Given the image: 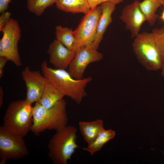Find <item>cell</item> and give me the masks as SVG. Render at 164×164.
<instances>
[{
    "instance_id": "6da1fadb",
    "label": "cell",
    "mask_w": 164,
    "mask_h": 164,
    "mask_svg": "<svg viewBox=\"0 0 164 164\" xmlns=\"http://www.w3.org/2000/svg\"><path fill=\"white\" fill-rule=\"evenodd\" d=\"M41 68L42 74L49 81L65 96L70 97L77 104H80L87 96L85 88L92 80L91 77L76 79L65 69L49 67L46 61L42 63Z\"/></svg>"
},
{
    "instance_id": "7a4b0ae2",
    "label": "cell",
    "mask_w": 164,
    "mask_h": 164,
    "mask_svg": "<svg viewBox=\"0 0 164 164\" xmlns=\"http://www.w3.org/2000/svg\"><path fill=\"white\" fill-rule=\"evenodd\" d=\"M66 107V102L63 99L48 108L36 102L33 108L32 123L30 131L38 135L46 130L56 131L64 128L68 120Z\"/></svg>"
},
{
    "instance_id": "3957f363",
    "label": "cell",
    "mask_w": 164,
    "mask_h": 164,
    "mask_svg": "<svg viewBox=\"0 0 164 164\" xmlns=\"http://www.w3.org/2000/svg\"><path fill=\"white\" fill-rule=\"evenodd\" d=\"M33 108L26 99L11 102L3 118V127L11 134L24 138L30 131Z\"/></svg>"
},
{
    "instance_id": "277c9868",
    "label": "cell",
    "mask_w": 164,
    "mask_h": 164,
    "mask_svg": "<svg viewBox=\"0 0 164 164\" xmlns=\"http://www.w3.org/2000/svg\"><path fill=\"white\" fill-rule=\"evenodd\" d=\"M76 128L67 125L56 131L49 141L48 155L54 164H67L78 146Z\"/></svg>"
},
{
    "instance_id": "5b68a950",
    "label": "cell",
    "mask_w": 164,
    "mask_h": 164,
    "mask_svg": "<svg viewBox=\"0 0 164 164\" xmlns=\"http://www.w3.org/2000/svg\"><path fill=\"white\" fill-rule=\"evenodd\" d=\"M133 51L140 63L147 70L162 69V57L152 32L139 33L132 43Z\"/></svg>"
},
{
    "instance_id": "8992f818",
    "label": "cell",
    "mask_w": 164,
    "mask_h": 164,
    "mask_svg": "<svg viewBox=\"0 0 164 164\" xmlns=\"http://www.w3.org/2000/svg\"><path fill=\"white\" fill-rule=\"evenodd\" d=\"M0 40V56L7 58L17 67L22 65L18 47L21 30L18 22L11 18L2 29Z\"/></svg>"
},
{
    "instance_id": "52a82bcc",
    "label": "cell",
    "mask_w": 164,
    "mask_h": 164,
    "mask_svg": "<svg viewBox=\"0 0 164 164\" xmlns=\"http://www.w3.org/2000/svg\"><path fill=\"white\" fill-rule=\"evenodd\" d=\"M29 153L24 138L14 135L3 126L0 127V164H5L8 159H21Z\"/></svg>"
},
{
    "instance_id": "ba28073f",
    "label": "cell",
    "mask_w": 164,
    "mask_h": 164,
    "mask_svg": "<svg viewBox=\"0 0 164 164\" xmlns=\"http://www.w3.org/2000/svg\"><path fill=\"white\" fill-rule=\"evenodd\" d=\"M101 12L100 6L91 9L82 19L74 30L75 42L73 50L93 43L96 36L97 26Z\"/></svg>"
},
{
    "instance_id": "9c48e42d",
    "label": "cell",
    "mask_w": 164,
    "mask_h": 164,
    "mask_svg": "<svg viewBox=\"0 0 164 164\" xmlns=\"http://www.w3.org/2000/svg\"><path fill=\"white\" fill-rule=\"evenodd\" d=\"M92 44H88L78 48L74 58L68 67V72L77 79L83 78L85 70L90 63L99 61L103 57Z\"/></svg>"
},
{
    "instance_id": "30bf717a",
    "label": "cell",
    "mask_w": 164,
    "mask_h": 164,
    "mask_svg": "<svg viewBox=\"0 0 164 164\" xmlns=\"http://www.w3.org/2000/svg\"><path fill=\"white\" fill-rule=\"evenodd\" d=\"M21 75L26 87V100L32 104L38 101L48 81L39 71L32 70L28 66L22 71Z\"/></svg>"
},
{
    "instance_id": "8fae6325",
    "label": "cell",
    "mask_w": 164,
    "mask_h": 164,
    "mask_svg": "<svg viewBox=\"0 0 164 164\" xmlns=\"http://www.w3.org/2000/svg\"><path fill=\"white\" fill-rule=\"evenodd\" d=\"M139 2L136 0L127 5L123 9L120 19L125 23V27L135 38L139 32L143 23L146 21L139 7Z\"/></svg>"
},
{
    "instance_id": "7c38bea8",
    "label": "cell",
    "mask_w": 164,
    "mask_h": 164,
    "mask_svg": "<svg viewBox=\"0 0 164 164\" xmlns=\"http://www.w3.org/2000/svg\"><path fill=\"white\" fill-rule=\"evenodd\" d=\"M47 52L50 63L55 68L63 69L68 67L76 53L56 39L50 43Z\"/></svg>"
},
{
    "instance_id": "4fadbf2b",
    "label": "cell",
    "mask_w": 164,
    "mask_h": 164,
    "mask_svg": "<svg viewBox=\"0 0 164 164\" xmlns=\"http://www.w3.org/2000/svg\"><path fill=\"white\" fill-rule=\"evenodd\" d=\"M116 5L110 2L101 4V14L98 23L96 37L92 44L97 49L108 26L112 22L111 15L115 10Z\"/></svg>"
},
{
    "instance_id": "5bb4252c",
    "label": "cell",
    "mask_w": 164,
    "mask_h": 164,
    "mask_svg": "<svg viewBox=\"0 0 164 164\" xmlns=\"http://www.w3.org/2000/svg\"><path fill=\"white\" fill-rule=\"evenodd\" d=\"M78 125L81 134L88 145L93 142L104 129L103 121L100 119L91 121H80Z\"/></svg>"
},
{
    "instance_id": "9a60e30c",
    "label": "cell",
    "mask_w": 164,
    "mask_h": 164,
    "mask_svg": "<svg viewBox=\"0 0 164 164\" xmlns=\"http://www.w3.org/2000/svg\"><path fill=\"white\" fill-rule=\"evenodd\" d=\"M57 8L64 12L86 14L91 9L87 0H56Z\"/></svg>"
},
{
    "instance_id": "2e32d148",
    "label": "cell",
    "mask_w": 164,
    "mask_h": 164,
    "mask_svg": "<svg viewBox=\"0 0 164 164\" xmlns=\"http://www.w3.org/2000/svg\"><path fill=\"white\" fill-rule=\"evenodd\" d=\"M64 95L48 81L42 97L38 101L44 107L50 108L63 99Z\"/></svg>"
},
{
    "instance_id": "e0dca14e",
    "label": "cell",
    "mask_w": 164,
    "mask_h": 164,
    "mask_svg": "<svg viewBox=\"0 0 164 164\" xmlns=\"http://www.w3.org/2000/svg\"><path fill=\"white\" fill-rule=\"evenodd\" d=\"M161 6L158 0H143L139 2L140 9L150 25L152 26L155 23L158 16L157 11Z\"/></svg>"
},
{
    "instance_id": "ac0fdd59",
    "label": "cell",
    "mask_w": 164,
    "mask_h": 164,
    "mask_svg": "<svg viewBox=\"0 0 164 164\" xmlns=\"http://www.w3.org/2000/svg\"><path fill=\"white\" fill-rule=\"evenodd\" d=\"M115 135V132L112 129H104L99 134L93 142L88 145L86 148H83V149L93 155L99 151L105 143L113 138Z\"/></svg>"
},
{
    "instance_id": "d6986e66",
    "label": "cell",
    "mask_w": 164,
    "mask_h": 164,
    "mask_svg": "<svg viewBox=\"0 0 164 164\" xmlns=\"http://www.w3.org/2000/svg\"><path fill=\"white\" fill-rule=\"evenodd\" d=\"M55 30L56 39L67 48L73 50L75 42L74 30L61 26H57Z\"/></svg>"
},
{
    "instance_id": "ffe728a7",
    "label": "cell",
    "mask_w": 164,
    "mask_h": 164,
    "mask_svg": "<svg viewBox=\"0 0 164 164\" xmlns=\"http://www.w3.org/2000/svg\"><path fill=\"white\" fill-rule=\"evenodd\" d=\"M56 0H27L29 12L37 16H40L48 7L55 3Z\"/></svg>"
},
{
    "instance_id": "44dd1931",
    "label": "cell",
    "mask_w": 164,
    "mask_h": 164,
    "mask_svg": "<svg viewBox=\"0 0 164 164\" xmlns=\"http://www.w3.org/2000/svg\"><path fill=\"white\" fill-rule=\"evenodd\" d=\"M152 32L160 52L164 65V27L155 29Z\"/></svg>"
},
{
    "instance_id": "7402d4cb",
    "label": "cell",
    "mask_w": 164,
    "mask_h": 164,
    "mask_svg": "<svg viewBox=\"0 0 164 164\" xmlns=\"http://www.w3.org/2000/svg\"><path fill=\"white\" fill-rule=\"evenodd\" d=\"M91 9H92L98 5L106 2H110L116 5L119 4L123 1V0H87Z\"/></svg>"
},
{
    "instance_id": "603a6c76",
    "label": "cell",
    "mask_w": 164,
    "mask_h": 164,
    "mask_svg": "<svg viewBox=\"0 0 164 164\" xmlns=\"http://www.w3.org/2000/svg\"><path fill=\"white\" fill-rule=\"evenodd\" d=\"M11 13L5 11L1 13L0 15V31L1 32L6 24L10 19Z\"/></svg>"
},
{
    "instance_id": "cb8c5ba5",
    "label": "cell",
    "mask_w": 164,
    "mask_h": 164,
    "mask_svg": "<svg viewBox=\"0 0 164 164\" xmlns=\"http://www.w3.org/2000/svg\"><path fill=\"white\" fill-rule=\"evenodd\" d=\"M8 60V59L3 56H0V78H2L4 75L3 69Z\"/></svg>"
},
{
    "instance_id": "d4e9b609",
    "label": "cell",
    "mask_w": 164,
    "mask_h": 164,
    "mask_svg": "<svg viewBox=\"0 0 164 164\" xmlns=\"http://www.w3.org/2000/svg\"><path fill=\"white\" fill-rule=\"evenodd\" d=\"M11 0H0V12L2 13L7 10Z\"/></svg>"
},
{
    "instance_id": "484cf974",
    "label": "cell",
    "mask_w": 164,
    "mask_h": 164,
    "mask_svg": "<svg viewBox=\"0 0 164 164\" xmlns=\"http://www.w3.org/2000/svg\"><path fill=\"white\" fill-rule=\"evenodd\" d=\"M4 97V92L1 87H0V107H1L3 104Z\"/></svg>"
},
{
    "instance_id": "4316f807",
    "label": "cell",
    "mask_w": 164,
    "mask_h": 164,
    "mask_svg": "<svg viewBox=\"0 0 164 164\" xmlns=\"http://www.w3.org/2000/svg\"><path fill=\"white\" fill-rule=\"evenodd\" d=\"M160 19L164 22V10L162 12V15L160 17Z\"/></svg>"
},
{
    "instance_id": "83f0119b",
    "label": "cell",
    "mask_w": 164,
    "mask_h": 164,
    "mask_svg": "<svg viewBox=\"0 0 164 164\" xmlns=\"http://www.w3.org/2000/svg\"><path fill=\"white\" fill-rule=\"evenodd\" d=\"M161 3L162 6H164V0H158Z\"/></svg>"
},
{
    "instance_id": "f1b7e54d",
    "label": "cell",
    "mask_w": 164,
    "mask_h": 164,
    "mask_svg": "<svg viewBox=\"0 0 164 164\" xmlns=\"http://www.w3.org/2000/svg\"><path fill=\"white\" fill-rule=\"evenodd\" d=\"M162 73L163 76L164 77V65L162 68Z\"/></svg>"
},
{
    "instance_id": "f546056e",
    "label": "cell",
    "mask_w": 164,
    "mask_h": 164,
    "mask_svg": "<svg viewBox=\"0 0 164 164\" xmlns=\"http://www.w3.org/2000/svg\"><path fill=\"white\" fill-rule=\"evenodd\" d=\"M162 152L164 154V151H162Z\"/></svg>"
}]
</instances>
